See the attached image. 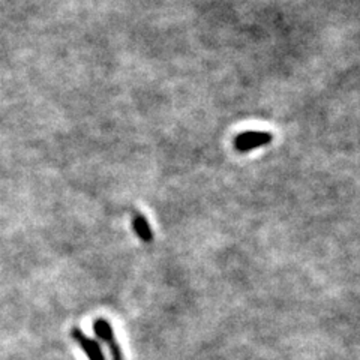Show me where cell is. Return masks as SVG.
<instances>
[{
  "label": "cell",
  "mask_w": 360,
  "mask_h": 360,
  "mask_svg": "<svg viewBox=\"0 0 360 360\" xmlns=\"http://www.w3.org/2000/svg\"><path fill=\"white\" fill-rule=\"evenodd\" d=\"M272 140L274 135L267 131H245L234 139V149L240 153H246L269 144Z\"/></svg>",
  "instance_id": "cell-1"
},
{
  "label": "cell",
  "mask_w": 360,
  "mask_h": 360,
  "mask_svg": "<svg viewBox=\"0 0 360 360\" xmlns=\"http://www.w3.org/2000/svg\"><path fill=\"white\" fill-rule=\"evenodd\" d=\"M94 332H95L96 336H99L101 340H103L108 345L112 360H123L122 348L117 344L116 338H115V332H112L111 324L107 320H104V319L95 320V323H94Z\"/></svg>",
  "instance_id": "cell-2"
},
{
  "label": "cell",
  "mask_w": 360,
  "mask_h": 360,
  "mask_svg": "<svg viewBox=\"0 0 360 360\" xmlns=\"http://www.w3.org/2000/svg\"><path fill=\"white\" fill-rule=\"evenodd\" d=\"M71 336L78 342V345L83 348V352L87 354L90 360H105L101 345L95 340H92V338H87L80 329H72Z\"/></svg>",
  "instance_id": "cell-3"
},
{
  "label": "cell",
  "mask_w": 360,
  "mask_h": 360,
  "mask_svg": "<svg viewBox=\"0 0 360 360\" xmlns=\"http://www.w3.org/2000/svg\"><path fill=\"white\" fill-rule=\"evenodd\" d=\"M132 225H134L135 233H137V236L143 242L153 240V233H152L150 225H149L148 219L141 215V213H135L132 218Z\"/></svg>",
  "instance_id": "cell-4"
}]
</instances>
